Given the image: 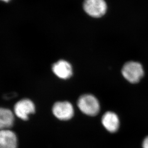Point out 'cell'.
Instances as JSON below:
<instances>
[{"mask_svg": "<svg viewBox=\"0 0 148 148\" xmlns=\"http://www.w3.org/2000/svg\"><path fill=\"white\" fill-rule=\"evenodd\" d=\"M122 73L127 81L131 83H137L144 75V70L140 63L131 61L125 63Z\"/></svg>", "mask_w": 148, "mask_h": 148, "instance_id": "6da1fadb", "label": "cell"}, {"mask_svg": "<svg viewBox=\"0 0 148 148\" xmlns=\"http://www.w3.org/2000/svg\"><path fill=\"white\" fill-rule=\"evenodd\" d=\"M16 134L10 130H0V148H17Z\"/></svg>", "mask_w": 148, "mask_h": 148, "instance_id": "52a82bcc", "label": "cell"}, {"mask_svg": "<svg viewBox=\"0 0 148 148\" xmlns=\"http://www.w3.org/2000/svg\"><path fill=\"white\" fill-rule=\"evenodd\" d=\"M101 121L104 127L110 132H115L119 128V120L114 112H108L105 113Z\"/></svg>", "mask_w": 148, "mask_h": 148, "instance_id": "ba28073f", "label": "cell"}, {"mask_svg": "<svg viewBox=\"0 0 148 148\" xmlns=\"http://www.w3.org/2000/svg\"><path fill=\"white\" fill-rule=\"evenodd\" d=\"M143 148H148V136L143 141Z\"/></svg>", "mask_w": 148, "mask_h": 148, "instance_id": "30bf717a", "label": "cell"}, {"mask_svg": "<svg viewBox=\"0 0 148 148\" xmlns=\"http://www.w3.org/2000/svg\"><path fill=\"white\" fill-rule=\"evenodd\" d=\"M52 69L57 77L62 79H67L73 74L71 64L64 60H60L53 64Z\"/></svg>", "mask_w": 148, "mask_h": 148, "instance_id": "8992f818", "label": "cell"}, {"mask_svg": "<svg viewBox=\"0 0 148 148\" xmlns=\"http://www.w3.org/2000/svg\"><path fill=\"white\" fill-rule=\"evenodd\" d=\"M14 112L18 117L27 120L29 115L35 112V107L33 102L29 99H23L18 101L14 106Z\"/></svg>", "mask_w": 148, "mask_h": 148, "instance_id": "277c9868", "label": "cell"}, {"mask_svg": "<svg viewBox=\"0 0 148 148\" xmlns=\"http://www.w3.org/2000/svg\"><path fill=\"white\" fill-rule=\"evenodd\" d=\"M84 10L90 16L100 17L104 15L107 9V5L104 0H85Z\"/></svg>", "mask_w": 148, "mask_h": 148, "instance_id": "3957f363", "label": "cell"}, {"mask_svg": "<svg viewBox=\"0 0 148 148\" xmlns=\"http://www.w3.org/2000/svg\"><path fill=\"white\" fill-rule=\"evenodd\" d=\"M0 1H4V2H8V1H10V0H0Z\"/></svg>", "mask_w": 148, "mask_h": 148, "instance_id": "8fae6325", "label": "cell"}, {"mask_svg": "<svg viewBox=\"0 0 148 148\" xmlns=\"http://www.w3.org/2000/svg\"><path fill=\"white\" fill-rule=\"evenodd\" d=\"M77 106L80 110L87 115L94 116L98 114L100 104L94 96L85 94L78 99Z\"/></svg>", "mask_w": 148, "mask_h": 148, "instance_id": "7a4b0ae2", "label": "cell"}, {"mask_svg": "<svg viewBox=\"0 0 148 148\" xmlns=\"http://www.w3.org/2000/svg\"><path fill=\"white\" fill-rule=\"evenodd\" d=\"M14 116L11 110L0 107V130H7L12 127Z\"/></svg>", "mask_w": 148, "mask_h": 148, "instance_id": "9c48e42d", "label": "cell"}, {"mask_svg": "<svg viewBox=\"0 0 148 148\" xmlns=\"http://www.w3.org/2000/svg\"><path fill=\"white\" fill-rule=\"evenodd\" d=\"M53 112L59 119L67 120L73 117L74 109L72 105L68 101H59L53 106Z\"/></svg>", "mask_w": 148, "mask_h": 148, "instance_id": "5b68a950", "label": "cell"}]
</instances>
